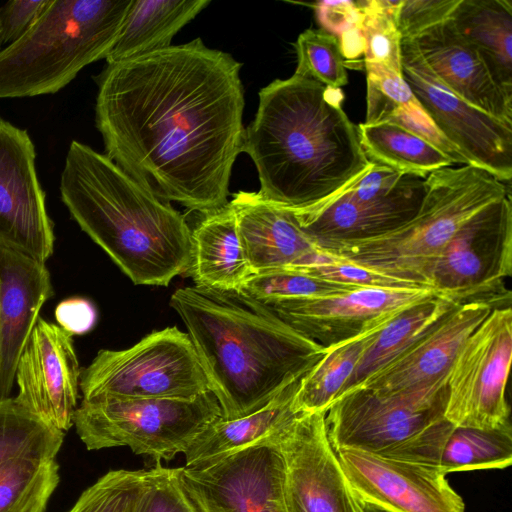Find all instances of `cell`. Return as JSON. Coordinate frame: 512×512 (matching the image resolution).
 <instances>
[{
	"label": "cell",
	"instance_id": "6da1fadb",
	"mask_svg": "<svg viewBox=\"0 0 512 512\" xmlns=\"http://www.w3.org/2000/svg\"><path fill=\"white\" fill-rule=\"evenodd\" d=\"M241 67L200 38L107 64L95 78L105 155L162 201L222 208L242 152Z\"/></svg>",
	"mask_w": 512,
	"mask_h": 512
},
{
	"label": "cell",
	"instance_id": "7a4b0ae2",
	"mask_svg": "<svg viewBox=\"0 0 512 512\" xmlns=\"http://www.w3.org/2000/svg\"><path fill=\"white\" fill-rule=\"evenodd\" d=\"M343 100L341 89L295 73L260 90L242 142L258 173L259 194L289 210L309 209L372 167Z\"/></svg>",
	"mask_w": 512,
	"mask_h": 512
},
{
	"label": "cell",
	"instance_id": "3957f363",
	"mask_svg": "<svg viewBox=\"0 0 512 512\" xmlns=\"http://www.w3.org/2000/svg\"><path fill=\"white\" fill-rule=\"evenodd\" d=\"M170 305L186 326L226 420L263 408L300 381L326 350L240 290L184 287Z\"/></svg>",
	"mask_w": 512,
	"mask_h": 512
},
{
	"label": "cell",
	"instance_id": "277c9868",
	"mask_svg": "<svg viewBox=\"0 0 512 512\" xmlns=\"http://www.w3.org/2000/svg\"><path fill=\"white\" fill-rule=\"evenodd\" d=\"M59 189L74 221L134 284L168 286L186 273L191 228L184 216L105 154L73 140Z\"/></svg>",
	"mask_w": 512,
	"mask_h": 512
},
{
	"label": "cell",
	"instance_id": "5b68a950",
	"mask_svg": "<svg viewBox=\"0 0 512 512\" xmlns=\"http://www.w3.org/2000/svg\"><path fill=\"white\" fill-rule=\"evenodd\" d=\"M426 182L419 212L403 226L369 239L317 242L318 248L431 289L430 269L457 230L481 208L509 194V189L504 182L472 165L434 171Z\"/></svg>",
	"mask_w": 512,
	"mask_h": 512
},
{
	"label": "cell",
	"instance_id": "8992f818",
	"mask_svg": "<svg viewBox=\"0 0 512 512\" xmlns=\"http://www.w3.org/2000/svg\"><path fill=\"white\" fill-rule=\"evenodd\" d=\"M132 0H50L18 40L0 50V98L54 94L105 59Z\"/></svg>",
	"mask_w": 512,
	"mask_h": 512
},
{
	"label": "cell",
	"instance_id": "52a82bcc",
	"mask_svg": "<svg viewBox=\"0 0 512 512\" xmlns=\"http://www.w3.org/2000/svg\"><path fill=\"white\" fill-rule=\"evenodd\" d=\"M447 398V381L394 392L355 387L326 411L330 444L335 452L356 449L439 467L455 426L444 416Z\"/></svg>",
	"mask_w": 512,
	"mask_h": 512
},
{
	"label": "cell",
	"instance_id": "ba28073f",
	"mask_svg": "<svg viewBox=\"0 0 512 512\" xmlns=\"http://www.w3.org/2000/svg\"><path fill=\"white\" fill-rule=\"evenodd\" d=\"M222 417L209 391L193 398L82 399L73 425L88 450L127 446L158 462L184 453L194 438Z\"/></svg>",
	"mask_w": 512,
	"mask_h": 512
},
{
	"label": "cell",
	"instance_id": "9c48e42d",
	"mask_svg": "<svg viewBox=\"0 0 512 512\" xmlns=\"http://www.w3.org/2000/svg\"><path fill=\"white\" fill-rule=\"evenodd\" d=\"M80 391L82 399L193 398L209 386L190 337L174 326L126 349L100 350L81 371Z\"/></svg>",
	"mask_w": 512,
	"mask_h": 512
},
{
	"label": "cell",
	"instance_id": "30bf717a",
	"mask_svg": "<svg viewBox=\"0 0 512 512\" xmlns=\"http://www.w3.org/2000/svg\"><path fill=\"white\" fill-rule=\"evenodd\" d=\"M512 273L510 193L487 204L457 230L434 261L430 288L459 304H503L505 279Z\"/></svg>",
	"mask_w": 512,
	"mask_h": 512
},
{
	"label": "cell",
	"instance_id": "8fae6325",
	"mask_svg": "<svg viewBox=\"0 0 512 512\" xmlns=\"http://www.w3.org/2000/svg\"><path fill=\"white\" fill-rule=\"evenodd\" d=\"M512 358V309L493 308L461 346L447 378L445 418L482 429L510 423L505 391Z\"/></svg>",
	"mask_w": 512,
	"mask_h": 512
},
{
	"label": "cell",
	"instance_id": "7c38bea8",
	"mask_svg": "<svg viewBox=\"0 0 512 512\" xmlns=\"http://www.w3.org/2000/svg\"><path fill=\"white\" fill-rule=\"evenodd\" d=\"M403 78L436 128L469 165L505 182L512 177V125L473 107L451 92L422 58L413 39H402Z\"/></svg>",
	"mask_w": 512,
	"mask_h": 512
},
{
	"label": "cell",
	"instance_id": "4fadbf2b",
	"mask_svg": "<svg viewBox=\"0 0 512 512\" xmlns=\"http://www.w3.org/2000/svg\"><path fill=\"white\" fill-rule=\"evenodd\" d=\"M326 412H298L273 435L284 463L288 512H357L325 424Z\"/></svg>",
	"mask_w": 512,
	"mask_h": 512
},
{
	"label": "cell",
	"instance_id": "5bb4252c",
	"mask_svg": "<svg viewBox=\"0 0 512 512\" xmlns=\"http://www.w3.org/2000/svg\"><path fill=\"white\" fill-rule=\"evenodd\" d=\"M273 435L206 465L180 467L202 512H288L284 463Z\"/></svg>",
	"mask_w": 512,
	"mask_h": 512
},
{
	"label": "cell",
	"instance_id": "9a60e30c",
	"mask_svg": "<svg viewBox=\"0 0 512 512\" xmlns=\"http://www.w3.org/2000/svg\"><path fill=\"white\" fill-rule=\"evenodd\" d=\"M27 130L0 117V246L46 262L55 234Z\"/></svg>",
	"mask_w": 512,
	"mask_h": 512
},
{
	"label": "cell",
	"instance_id": "2e32d148",
	"mask_svg": "<svg viewBox=\"0 0 512 512\" xmlns=\"http://www.w3.org/2000/svg\"><path fill=\"white\" fill-rule=\"evenodd\" d=\"M436 295L431 289L369 287L336 296L290 299L268 307L326 348L380 329L408 307Z\"/></svg>",
	"mask_w": 512,
	"mask_h": 512
},
{
	"label": "cell",
	"instance_id": "e0dca14e",
	"mask_svg": "<svg viewBox=\"0 0 512 512\" xmlns=\"http://www.w3.org/2000/svg\"><path fill=\"white\" fill-rule=\"evenodd\" d=\"M81 370L73 336L39 318L17 362L16 401L47 425L67 431L73 425Z\"/></svg>",
	"mask_w": 512,
	"mask_h": 512
},
{
	"label": "cell",
	"instance_id": "ac0fdd59",
	"mask_svg": "<svg viewBox=\"0 0 512 512\" xmlns=\"http://www.w3.org/2000/svg\"><path fill=\"white\" fill-rule=\"evenodd\" d=\"M351 489L393 512H464L462 498L436 466L356 449L336 451Z\"/></svg>",
	"mask_w": 512,
	"mask_h": 512
},
{
	"label": "cell",
	"instance_id": "d6986e66",
	"mask_svg": "<svg viewBox=\"0 0 512 512\" xmlns=\"http://www.w3.org/2000/svg\"><path fill=\"white\" fill-rule=\"evenodd\" d=\"M426 190V178L405 174L392 192L381 199L357 202L336 194L315 207L288 210L315 243L363 240L389 233L413 219Z\"/></svg>",
	"mask_w": 512,
	"mask_h": 512
},
{
	"label": "cell",
	"instance_id": "ffe728a7",
	"mask_svg": "<svg viewBox=\"0 0 512 512\" xmlns=\"http://www.w3.org/2000/svg\"><path fill=\"white\" fill-rule=\"evenodd\" d=\"M492 309L485 302L458 304L403 353L357 387L394 392L447 381L461 346Z\"/></svg>",
	"mask_w": 512,
	"mask_h": 512
},
{
	"label": "cell",
	"instance_id": "44dd1931",
	"mask_svg": "<svg viewBox=\"0 0 512 512\" xmlns=\"http://www.w3.org/2000/svg\"><path fill=\"white\" fill-rule=\"evenodd\" d=\"M53 293L44 262L0 246V399L10 397L20 354Z\"/></svg>",
	"mask_w": 512,
	"mask_h": 512
},
{
	"label": "cell",
	"instance_id": "7402d4cb",
	"mask_svg": "<svg viewBox=\"0 0 512 512\" xmlns=\"http://www.w3.org/2000/svg\"><path fill=\"white\" fill-rule=\"evenodd\" d=\"M411 39L428 67L451 92L512 125V98L496 85L483 61L456 33L449 19Z\"/></svg>",
	"mask_w": 512,
	"mask_h": 512
},
{
	"label": "cell",
	"instance_id": "603a6c76",
	"mask_svg": "<svg viewBox=\"0 0 512 512\" xmlns=\"http://www.w3.org/2000/svg\"><path fill=\"white\" fill-rule=\"evenodd\" d=\"M229 202L252 274L286 269L317 250L287 208L258 192L239 191Z\"/></svg>",
	"mask_w": 512,
	"mask_h": 512
},
{
	"label": "cell",
	"instance_id": "cb8c5ba5",
	"mask_svg": "<svg viewBox=\"0 0 512 512\" xmlns=\"http://www.w3.org/2000/svg\"><path fill=\"white\" fill-rule=\"evenodd\" d=\"M186 273L194 286L238 291L252 271L243 254L235 212L230 204L203 215L191 229L190 261Z\"/></svg>",
	"mask_w": 512,
	"mask_h": 512
},
{
	"label": "cell",
	"instance_id": "d4e9b609",
	"mask_svg": "<svg viewBox=\"0 0 512 512\" xmlns=\"http://www.w3.org/2000/svg\"><path fill=\"white\" fill-rule=\"evenodd\" d=\"M449 20L478 54L496 85L512 98V3L459 0Z\"/></svg>",
	"mask_w": 512,
	"mask_h": 512
},
{
	"label": "cell",
	"instance_id": "484cf974",
	"mask_svg": "<svg viewBox=\"0 0 512 512\" xmlns=\"http://www.w3.org/2000/svg\"><path fill=\"white\" fill-rule=\"evenodd\" d=\"M210 0H132L105 60L115 64L171 46Z\"/></svg>",
	"mask_w": 512,
	"mask_h": 512
},
{
	"label": "cell",
	"instance_id": "4316f807",
	"mask_svg": "<svg viewBox=\"0 0 512 512\" xmlns=\"http://www.w3.org/2000/svg\"><path fill=\"white\" fill-rule=\"evenodd\" d=\"M299 382L284 389L254 413L233 420L221 417L211 423L183 453L185 467H200L266 440L298 413L293 402Z\"/></svg>",
	"mask_w": 512,
	"mask_h": 512
},
{
	"label": "cell",
	"instance_id": "83f0119b",
	"mask_svg": "<svg viewBox=\"0 0 512 512\" xmlns=\"http://www.w3.org/2000/svg\"><path fill=\"white\" fill-rule=\"evenodd\" d=\"M458 304L436 295L399 313L377 332L360 357L340 396L360 385L403 353Z\"/></svg>",
	"mask_w": 512,
	"mask_h": 512
},
{
	"label": "cell",
	"instance_id": "f1b7e54d",
	"mask_svg": "<svg viewBox=\"0 0 512 512\" xmlns=\"http://www.w3.org/2000/svg\"><path fill=\"white\" fill-rule=\"evenodd\" d=\"M358 132L361 146L371 162L403 174L426 178L430 173L454 164L440 150L397 124L361 123Z\"/></svg>",
	"mask_w": 512,
	"mask_h": 512
},
{
	"label": "cell",
	"instance_id": "f546056e",
	"mask_svg": "<svg viewBox=\"0 0 512 512\" xmlns=\"http://www.w3.org/2000/svg\"><path fill=\"white\" fill-rule=\"evenodd\" d=\"M380 329L326 347L322 357L299 382L293 402L295 411L326 412L340 396L360 357Z\"/></svg>",
	"mask_w": 512,
	"mask_h": 512
},
{
	"label": "cell",
	"instance_id": "4dcf8cb0",
	"mask_svg": "<svg viewBox=\"0 0 512 512\" xmlns=\"http://www.w3.org/2000/svg\"><path fill=\"white\" fill-rule=\"evenodd\" d=\"M512 463V428L454 426L441 452L439 469L451 472L505 468Z\"/></svg>",
	"mask_w": 512,
	"mask_h": 512
},
{
	"label": "cell",
	"instance_id": "1f68e13d",
	"mask_svg": "<svg viewBox=\"0 0 512 512\" xmlns=\"http://www.w3.org/2000/svg\"><path fill=\"white\" fill-rule=\"evenodd\" d=\"M58 483L55 458H13L0 466V512H44Z\"/></svg>",
	"mask_w": 512,
	"mask_h": 512
},
{
	"label": "cell",
	"instance_id": "d6a6232c",
	"mask_svg": "<svg viewBox=\"0 0 512 512\" xmlns=\"http://www.w3.org/2000/svg\"><path fill=\"white\" fill-rule=\"evenodd\" d=\"M64 432L29 412L15 398L0 399V466L22 456L55 458Z\"/></svg>",
	"mask_w": 512,
	"mask_h": 512
},
{
	"label": "cell",
	"instance_id": "836d02e7",
	"mask_svg": "<svg viewBox=\"0 0 512 512\" xmlns=\"http://www.w3.org/2000/svg\"><path fill=\"white\" fill-rule=\"evenodd\" d=\"M400 3L401 0L358 1L362 12L364 63L382 65L397 74H402V38L395 22Z\"/></svg>",
	"mask_w": 512,
	"mask_h": 512
},
{
	"label": "cell",
	"instance_id": "e575fe53",
	"mask_svg": "<svg viewBox=\"0 0 512 512\" xmlns=\"http://www.w3.org/2000/svg\"><path fill=\"white\" fill-rule=\"evenodd\" d=\"M357 289L360 288L285 269L252 274L240 291L268 306L296 298L336 296Z\"/></svg>",
	"mask_w": 512,
	"mask_h": 512
},
{
	"label": "cell",
	"instance_id": "d590c367",
	"mask_svg": "<svg viewBox=\"0 0 512 512\" xmlns=\"http://www.w3.org/2000/svg\"><path fill=\"white\" fill-rule=\"evenodd\" d=\"M295 74L311 78L330 88L348 83L345 60L338 39L323 29H307L295 42Z\"/></svg>",
	"mask_w": 512,
	"mask_h": 512
},
{
	"label": "cell",
	"instance_id": "8d00e7d4",
	"mask_svg": "<svg viewBox=\"0 0 512 512\" xmlns=\"http://www.w3.org/2000/svg\"><path fill=\"white\" fill-rule=\"evenodd\" d=\"M147 470H111L80 495L69 512H135Z\"/></svg>",
	"mask_w": 512,
	"mask_h": 512
},
{
	"label": "cell",
	"instance_id": "74e56055",
	"mask_svg": "<svg viewBox=\"0 0 512 512\" xmlns=\"http://www.w3.org/2000/svg\"><path fill=\"white\" fill-rule=\"evenodd\" d=\"M286 269L318 279L358 288L428 289L414 282L381 274L369 268L331 256L319 248Z\"/></svg>",
	"mask_w": 512,
	"mask_h": 512
},
{
	"label": "cell",
	"instance_id": "f35d334b",
	"mask_svg": "<svg viewBox=\"0 0 512 512\" xmlns=\"http://www.w3.org/2000/svg\"><path fill=\"white\" fill-rule=\"evenodd\" d=\"M323 30L335 36L346 67L364 66V41L361 34L362 12L358 1H318L313 4Z\"/></svg>",
	"mask_w": 512,
	"mask_h": 512
},
{
	"label": "cell",
	"instance_id": "ab89813d",
	"mask_svg": "<svg viewBox=\"0 0 512 512\" xmlns=\"http://www.w3.org/2000/svg\"><path fill=\"white\" fill-rule=\"evenodd\" d=\"M364 68L367 84L365 124L387 122L400 108L416 100L403 74L372 63H364Z\"/></svg>",
	"mask_w": 512,
	"mask_h": 512
},
{
	"label": "cell",
	"instance_id": "60d3db41",
	"mask_svg": "<svg viewBox=\"0 0 512 512\" xmlns=\"http://www.w3.org/2000/svg\"><path fill=\"white\" fill-rule=\"evenodd\" d=\"M135 512H202L186 485L180 468L157 464L147 470L146 483Z\"/></svg>",
	"mask_w": 512,
	"mask_h": 512
},
{
	"label": "cell",
	"instance_id": "b9f144b4",
	"mask_svg": "<svg viewBox=\"0 0 512 512\" xmlns=\"http://www.w3.org/2000/svg\"><path fill=\"white\" fill-rule=\"evenodd\" d=\"M458 3L459 0H401L395 18L401 38H414L449 19Z\"/></svg>",
	"mask_w": 512,
	"mask_h": 512
},
{
	"label": "cell",
	"instance_id": "7bdbcfd3",
	"mask_svg": "<svg viewBox=\"0 0 512 512\" xmlns=\"http://www.w3.org/2000/svg\"><path fill=\"white\" fill-rule=\"evenodd\" d=\"M387 122L397 124L422 138L448 156L454 164L469 165L459 149L436 128L417 100L400 108Z\"/></svg>",
	"mask_w": 512,
	"mask_h": 512
},
{
	"label": "cell",
	"instance_id": "ee69618b",
	"mask_svg": "<svg viewBox=\"0 0 512 512\" xmlns=\"http://www.w3.org/2000/svg\"><path fill=\"white\" fill-rule=\"evenodd\" d=\"M404 175L389 166L373 162L362 177L338 194L357 202L381 199L392 192Z\"/></svg>",
	"mask_w": 512,
	"mask_h": 512
},
{
	"label": "cell",
	"instance_id": "f6af8a7d",
	"mask_svg": "<svg viewBox=\"0 0 512 512\" xmlns=\"http://www.w3.org/2000/svg\"><path fill=\"white\" fill-rule=\"evenodd\" d=\"M50 0H12L0 8L3 44H12L33 25Z\"/></svg>",
	"mask_w": 512,
	"mask_h": 512
},
{
	"label": "cell",
	"instance_id": "bcb514c9",
	"mask_svg": "<svg viewBox=\"0 0 512 512\" xmlns=\"http://www.w3.org/2000/svg\"><path fill=\"white\" fill-rule=\"evenodd\" d=\"M54 315L58 326L71 336L90 332L97 322L95 305L83 297L62 300L56 306Z\"/></svg>",
	"mask_w": 512,
	"mask_h": 512
},
{
	"label": "cell",
	"instance_id": "7dc6e473",
	"mask_svg": "<svg viewBox=\"0 0 512 512\" xmlns=\"http://www.w3.org/2000/svg\"><path fill=\"white\" fill-rule=\"evenodd\" d=\"M354 494L356 497L357 512H393L381 505H378L368 499L359 496L355 492Z\"/></svg>",
	"mask_w": 512,
	"mask_h": 512
},
{
	"label": "cell",
	"instance_id": "c3c4849f",
	"mask_svg": "<svg viewBox=\"0 0 512 512\" xmlns=\"http://www.w3.org/2000/svg\"><path fill=\"white\" fill-rule=\"evenodd\" d=\"M2 45H3V38H2L1 29H0V50L2 49Z\"/></svg>",
	"mask_w": 512,
	"mask_h": 512
}]
</instances>
